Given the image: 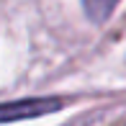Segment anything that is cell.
Returning <instances> with one entry per match:
<instances>
[{"instance_id":"obj_1","label":"cell","mask_w":126,"mask_h":126,"mask_svg":"<svg viewBox=\"0 0 126 126\" xmlns=\"http://www.w3.org/2000/svg\"><path fill=\"white\" fill-rule=\"evenodd\" d=\"M64 106L62 98H28L16 103H0V121H21V118H39Z\"/></svg>"},{"instance_id":"obj_2","label":"cell","mask_w":126,"mask_h":126,"mask_svg":"<svg viewBox=\"0 0 126 126\" xmlns=\"http://www.w3.org/2000/svg\"><path fill=\"white\" fill-rule=\"evenodd\" d=\"M118 0H82L85 16H88L93 23H106L111 18V13L116 10Z\"/></svg>"}]
</instances>
